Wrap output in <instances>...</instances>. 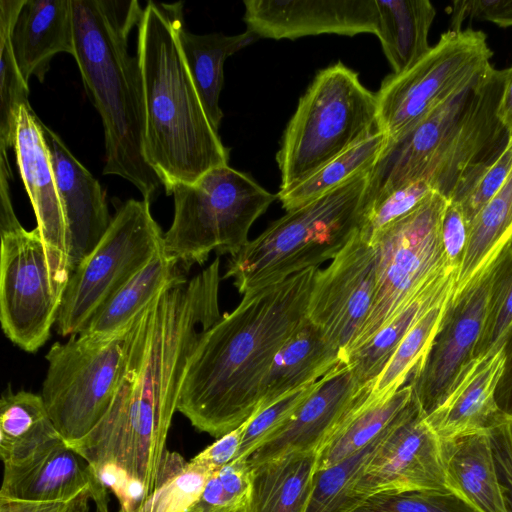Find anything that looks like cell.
I'll use <instances>...</instances> for the list:
<instances>
[{"label": "cell", "mask_w": 512, "mask_h": 512, "mask_svg": "<svg viewBox=\"0 0 512 512\" xmlns=\"http://www.w3.org/2000/svg\"><path fill=\"white\" fill-rule=\"evenodd\" d=\"M506 419H508V418H506ZM508 420H509V419H508ZM509 421H510V422H512V418H511Z\"/></svg>", "instance_id": "11a10c76"}, {"label": "cell", "mask_w": 512, "mask_h": 512, "mask_svg": "<svg viewBox=\"0 0 512 512\" xmlns=\"http://www.w3.org/2000/svg\"><path fill=\"white\" fill-rule=\"evenodd\" d=\"M163 237L149 201L129 199L122 204L98 244L71 272L56 332L70 337L83 331L108 298L164 250Z\"/></svg>", "instance_id": "7c38bea8"}, {"label": "cell", "mask_w": 512, "mask_h": 512, "mask_svg": "<svg viewBox=\"0 0 512 512\" xmlns=\"http://www.w3.org/2000/svg\"><path fill=\"white\" fill-rule=\"evenodd\" d=\"M259 39L254 33L227 36L223 33L193 34L184 27L180 43L188 69L212 127L218 132L223 112L219 105L225 60Z\"/></svg>", "instance_id": "f546056e"}, {"label": "cell", "mask_w": 512, "mask_h": 512, "mask_svg": "<svg viewBox=\"0 0 512 512\" xmlns=\"http://www.w3.org/2000/svg\"><path fill=\"white\" fill-rule=\"evenodd\" d=\"M493 22L501 27L512 26V0L455 1L451 10L450 30L461 27L466 18Z\"/></svg>", "instance_id": "f6af8a7d"}, {"label": "cell", "mask_w": 512, "mask_h": 512, "mask_svg": "<svg viewBox=\"0 0 512 512\" xmlns=\"http://www.w3.org/2000/svg\"><path fill=\"white\" fill-rule=\"evenodd\" d=\"M412 397L410 380L389 396L375 397L370 391L320 451L317 470L329 468L372 443L395 421Z\"/></svg>", "instance_id": "4dcf8cb0"}, {"label": "cell", "mask_w": 512, "mask_h": 512, "mask_svg": "<svg viewBox=\"0 0 512 512\" xmlns=\"http://www.w3.org/2000/svg\"><path fill=\"white\" fill-rule=\"evenodd\" d=\"M317 269L243 294L204 332L177 406L195 429L219 438L255 413L274 357L307 318Z\"/></svg>", "instance_id": "7a4b0ae2"}, {"label": "cell", "mask_w": 512, "mask_h": 512, "mask_svg": "<svg viewBox=\"0 0 512 512\" xmlns=\"http://www.w3.org/2000/svg\"><path fill=\"white\" fill-rule=\"evenodd\" d=\"M486 35L449 30L408 69L388 75L376 92L378 128L399 140L491 68Z\"/></svg>", "instance_id": "8fae6325"}, {"label": "cell", "mask_w": 512, "mask_h": 512, "mask_svg": "<svg viewBox=\"0 0 512 512\" xmlns=\"http://www.w3.org/2000/svg\"><path fill=\"white\" fill-rule=\"evenodd\" d=\"M351 512H477L449 491L421 490L372 495Z\"/></svg>", "instance_id": "b9f144b4"}, {"label": "cell", "mask_w": 512, "mask_h": 512, "mask_svg": "<svg viewBox=\"0 0 512 512\" xmlns=\"http://www.w3.org/2000/svg\"><path fill=\"white\" fill-rule=\"evenodd\" d=\"M10 43L24 80L35 76L43 82L57 53L74 56L72 0H25L11 26Z\"/></svg>", "instance_id": "603a6c76"}, {"label": "cell", "mask_w": 512, "mask_h": 512, "mask_svg": "<svg viewBox=\"0 0 512 512\" xmlns=\"http://www.w3.org/2000/svg\"><path fill=\"white\" fill-rule=\"evenodd\" d=\"M340 362V349L306 318L274 357L262 382L256 411L291 391L317 382Z\"/></svg>", "instance_id": "d4e9b609"}, {"label": "cell", "mask_w": 512, "mask_h": 512, "mask_svg": "<svg viewBox=\"0 0 512 512\" xmlns=\"http://www.w3.org/2000/svg\"><path fill=\"white\" fill-rule=\"evenodd\" d=\"M42 130L67 224L72 272L98 244L112 217L99 181L75 158L58 134L43 123Z\"/></svg>", "instance_id": "44dd1931"}, {"label": "cell", "mask_w": 512, "mask_h": 512, "mask_svg": "<svg viewBox=\"0 0 512 512\" xmlns=\"http://www.w3.org/2000/svg\"><path fill=\"white\" fill-rule=\"evenodd\" d=\"M489 432L499 479L512 512V423L503 417Z\"/></svg>", "instance_id": "7dc6e473"}, {"label": "cell", "mask_w": 512, "mask_h": 512, "mask_svg": "<svg viewBox=\"0 0 512 512\" xmlns=\"http://www.w3.org/2000/svg\"><path fill=\"white\" fill-rule=\"evenodd\" d=\"M511 170L512 137L500 155L474 174L450 199L461 205L468 228L480 210L502 187Z\"/></svg>", "instance_id": "7bdbcfd3"}, {"label": "cell", "mask_w": 512, "mask_h": 512, "mask_svg": "<svg viewBox=\"0 0 512 512\" xmlns=\"http://www.w3.org/2000/svg\"><path fill=\"white\" fill-rule=\"evenodd\" d=\"M376 265V249L359 230L327 268L316 270L307 318L340 349L342 361L368 318Z\"/></svg>", "instance_id": "5bb4252c"}, {"label": "cell", "mask_w": 512, "mask_h": 512, "mask_svg": "<svg viewBox=\"0 0 512 512\" xmlns=\"http://www.w3.org/2000/svg\"><path fill=\"white\" fill-rule=\"evenodd\" d=\"M251 472L249 459H235L215 470L186 512H241L250 491Z\"/></svg>", "instance_id": "ab89813d"}, {"label": "cell", "mask_w": 512, "mask_h": 512, "mask_svg": "<svg viewBox=\"0 0 512 512\" xmlns=\"http://www.w3.org/2000/svg\"><path fill=\"white\" fill-rule=\"evenodd\" d=\"M0 320L6 337L34 353L50 337L61 299L37 228L0 232Z\"/></svg>", "instance_id": "4fadbf2b"}, {"label": "cell", "mask_w": 512, "mask_h": 512, "mask_svg": "<svg viewBox=\"0 0 512 512\" xmlns=\"http://www.w3.org/2000/svg\"><path fill=\"white\" fill-rule=\"evenodd\" d=\"M430 308L410 329L373 382L371 394L389 396L403 387L423 363L450 301Z\"/></svg>", "instance_id": "74e56055"}, {"label": "cell", "mask_w": 512, "mask_h": 512, "mask_svg": "<svg viewBox=\"0 0 512 512\" xmlns=\"http://www.w3.org/2000/svg\"><path fill=\"white\" fill-rule=\"evenodd\" d=\"M388 143V137L378 130L370 137L350 147L291 189L278 192L277 199L286 211L300 207L353 177L371 170Z\"/></svg>", "instance_id": "836d02e7"}, {"label": "cell", "mask_w": 512, "mask_h": 512, "mask_svg": "<svg viewBox=\"0 0 512 512\" xmlns=\"http://www.w3.org/2000/svg\"><path fill=\"white\" fill-rule=\"evenodd\" d=\"M393 423L351 457L329 468L317 470L305 512H351L364 502L366 498L357 492L356 484Z\"/></svg>", "instance_id": "e575fe53"}, {"label": "cell", "mask_w": 512, "mask_h": 512, "mask_svg": "<svg viewBox=\"0 0 512 512\" xmlns=\"http://www.w3.org/2000/svg\"><path fill=\"white\" fill-rule=\"evenodd\" d=\"M245 427L246 423L243 422L234 430L219 437L191 460L212 471L231 463L238 457Z\"/></svg>", "instance_id": "c3c4849f"}, {"label": "cell", "mask_w": 512, "mask_h": 512, "mask_svg": "<svg viewBox=\"0 0 512 512\" xmlns=\"http://www.w3.org/2000/svg\"><path fill=\"white\" fill-rule=\"evenodd\" d=\"M456 276L423 291L382 326L364 345L350 352L343 360L362 385L380 374L396 348L433 306L451 297Z\"/></svg>", "instance_id": "d6a6232c"}, {"label": "cell", "mask_w": 512, "mask_h": 512, "mask_svg": "<svg viewBox=\"0 0 512 512\" xmlns=\"http://www.w3.org/2000/svg\"><path fill=\"white\" fill-rule=\"evenodd\" d=\"M13 148L44 243L52 284L62 299L71 274L69 235L42 122L30 104L19 110Z\"/></svg>", "instance_id": "2e32d148"}, {"label": "cell", "mask_w": 512, "mask_h": 512, "mask_svg": "<svg viewBox=\"0 0 512 512\" xmlns=\"http://www.w3.org/2000/svg\"><path fill=\"white\" fill-rule=\"evenodd\" d=\"M448 201L433 191L415 209L370 240L377 255L372 305L361 332L344 358L364 345L423 291L456 276L457 268L445 253L441 234Z\"/></svg>", "instance_id": "30bf717a"}, {"label": "cell", "mask_w": 512, "mask_h": 512, "mask_svg": "<svg viewBox=\"0 0 512 512\" xmlns=\"http://www.w3.org/2000/svg\"><path fill=\"white\" fill-rule=\"evenodd\" d=\"M373 382L360 384L351 368L340 362L317 381L290 421L250 456V464L294 452L319 455L351 411L370 393Z\"/></svg>", "instance_id": "ac0fdd59"}, {"label": "cell", "mask_w": 512, "mask_h": 512, "mask_svg": "<svg viewBox=\"0 0 512 512\" xmlns=\"http://www.w3.org/2000/svg\"><path fill=\"white\" fill-rule=\"evenodd\" d=\"M506 248L512 250V238H511L510 242L508 243V245L506 246Z\"/></svg>", "instance_id": "f5cc1de1"}, {"label": "cell", "mask_w": 512, "mask_h": 512, "mask_svg": "<svg viewBox=\"0 0 512 512\" xmlns=\"http://www.w3.org/2000/svg\"><path fill=\"white\" fill-rule=\"evenodd\" d=\"M412 397L378 445L357 484L365 498L380 493L448 491L443 443Z\"/></svg>", "instance_id": "9a60e30c"}, {"label": "cell", "mask_w": 512, "mask_h": 512, "mask_svg": "<svg viewBox=\"0 0 512 512\" xmlns=\"http://www.w3.org/2000/svg\"><path fill=\"white\" fill-rule=\"evenodd\" d=\"M317 382L301 387L253 413L246 421L245 432L236 459H249L267 440L281 430L292 418Z\"/></svg>", "instance_id": "60d3db41"}, {"label": "cell", "mask_w": 512, "mask_h": 512, "mask_svg": "<svg viewBox=\"0 0 512 512\" xmlns=\"http://www.w3.org/2000/svg\"><path fill=\"white\" fill-rule=\"evenodd\" d=\"M370 172L286 211L230 256L223 279L245 294L334 259L361 228Z\"/></svg>", "instance_id": "8992f818"}, {"label": "cell", "mask_w": 512, "mask_h": 512, "mask_svg": "<svg viewBox=\"0 0 512 512\" xmlns=\"http://www.w3.org/2000/svg\"><path fill=\"white\" fill-rule=\"evenodd\" d=\"M512 238V170L498 192L469 225L468 242L450 300L483 278Z\"/></svg>", "instance_id": "4316f807"}, {"label": "cell", "mask_w": 512, "mask_h": 512, "mask_svg": "<svg viewBox=\"0 0 512 512\" xmlns=\"http://www.w3.org/2000/svg\"><path fill=\"white\" fill-rule=\"evenodd\" d=\"M25 0H0V154L13 147L19 110L28 105V83L22 77L10 43V29Z\"/></svg>", "instance_id": "d590c367"}, {"label": "cell", "mask_w": 512, "mask_h": 512, "mask_svg": "<svg viewBox=\"0 0 512 512\" xmlns=\"http://www.w3.org/2000/svg\"><path fill=\"white\" fill-rule=\"evenodd\" d=\"M503 346L472 359L441 404L425 420L441 442L489 431L503 419L495 391L504 367Z\"/></svg>", "instance_id": "7402d4cb"}, {"label": "cell", "mask_w": 512, "mask_h": 512, "mask_svg": "<svg viewBox=\"0 0 512 512\" xmlns=\"http://www.w3.org/2000/svg\"><path fill=\"white\" fill-rule=\"evenodd\" d=\"M83 491L90 492L96 512H109L107 488L62 440L24 463L4 466L0 498L64 502Z\"/></svg>", "instance_id": "ffe728a7"}, {"label": "cell", "mask_w": 512, "mask_h": 512, "mask_svg": "<svg viewBox=\"0 0 512 512\" xmlns=\"http://www.w3.org/2000/svg\"><path fill=\"white\" fill-rule=\"evenodd\" d=\"M378 32L393 73L403 72L429 50L436 11L428 0H376Z\"/></svg>", "instance_id": "f1b7e54d"}, {"label": "cell", "mask_w": 512, "mask_h": 512, "mask_svg": "<svg viewBox=\"0 0 512 512\" xmlns=\"http://www.w3.org/2000/svg\"><path fill=\"white\" fill-rule=\"evenodd\" d=\"M180 276L184 271L178 261L162 250L108 298L81 332L108 333L125 326Z\"/></svg>", "instance_id": "1f68e13d"}, {"label": "cell", "mask_w": 512, "mask_h": 512, "mask_svg": "<svg viewBox=\"0 0 512 512\" xmlns=\"http://www.w3.org/2000/svg\"><path fill=\"white\" fill-rule=\"evenodd\" d=\"M91 494L83 491L64 502H32L0 498V512H91Z\"/></svg>", "instance_id": "681fc988"}, {"label": "cell", "mask_w": 512, "mask_h": 512, "mask_svg": "<svg viewBox=\"0 0 512 512\" xmlns=\"http://www.w3.org/2000/svg\"><path fill=\"white\" fill-rule=\"evenodd\" d=\"M378 128L376 93L337 62L320 70L299 99L283 133L276 161L279 192L299 184Z\"/></svg>", "instance_id": "52a82bcc"}, {"label": "cell", "mask_w": 512, "mask_h": 512, "mask_svg": "<svg viewBox=\"0 0 512 512\" xmlns=\"http://www.w3.org/2000/svg\"><path fill=\"white\" fill-rule=\"evenodd\" d=\"M244 6L247 30L258 38L378 32L376 0H245Z\"/></svg>", "instance_id": "d6986e66"}, {"label": "cell", "mask_w": 512, "mask_h": 512, "mask_svg": "<svg viewBox=\"0 0 512 512\" xmlns=\"http://www.w3.org/2000/svg\"><path fill=\"white\" fill-rule=\"evenodd\" d=\"M64 440L41 395L7 389L0 401V457L3 466L24 463Z\"/></svg>", "instance_id": "83f0119b"}, {"label": "cell", "mask_w": 512, "mask_h": 512, "mask_svg": "<svg viewBox=\"0 0 512 512\" xmlns=\"http://www.w3.org/2000/svg\"><path fill=\"white\" fill-rule=\"evenodd\" d=\"M505 70V81L497 115L509 136L512 137V67Z\"/></svg>", "instance_id": "816d5d0a"}, {"label": "cell", "mask_w": 512, "mask_h": 512, "mask_svg": "<svg viewBox=\"0 0 512 512\" xmlns=\"http://www.w3.org/2000/svg\"><path fill=\"white\" fill-rule=\"evenodd\" d=\"M512 325V250L505 248L490 269V286L474 358L503 346Z\"/></svg>", "instance_id": "f35d334b"}, {"label": "cell", "mask_w": 512, "mask_h": 512, "mask_svg": "<svg viewBox=\"0 0 512 512\" xmlns=\"http://www.w3.org/2000/svg\"><path fill=\"white\" fill-rule=\"evenodd\" d=\"M505 75L489 68L405 136L388 142L371 169L365 208L416 181L450 200L500 155L510 139L497 115Z\"/></svg>", "instance_id": "5b68a950"}, {"label": "cell", "mask_w": 512, "mask_h": 512, "mask_svg": "<svg viewBox=\"0 0 512 512\" xmlns=\"http://www.w3.org/2000/svg\"><path fill=\"white\" fill-rule=\"evenodd\" d=\"M183 3L149 1L138 24L145 112L144 155L167 195L228 165L229 150L212 127L180 43Z\"/></svg>", "instance_id": "3957f363"}, {"label": "cell", "mask_w": 512, "mask_h": 512, "mask_svg": "<svg viewBox=\"0 0 512 512\" xmlns=\"http://www.w3.org/2000/svg\"><path fill=\"white\" fill-rule=\"evenodd\" d=\"M141 312L115 331L80 332L55 342L46 354L48 368L40 395L67 445L89 434L108 410Z\"/></svg>", "instance_id": "9c48e42d"}, {"label": "cell", "mask_w": 512, "mask_h": 512, "mask_svg": "<svg viewBox=\"0 0 512 512\" xmlns=\"http://www.w3.org/2000/svg\"><path fill=\"white\" fill-rule=\"evenodd\" d=\"M432 192L427 182L416 181L388 193L365 210L360 234L370 242L376 233L411 212Z\"/></svg>", "instance_id": "ee69618b"}, {"label": "cell", "mask_w": 512, "mask_h": 512, "mask_svg": "<svg viewBox=\"0 0 512 512\" xmlns=\"http://www.w3.org/2000/svg\"><path fill=\"white\" fill-rule=\"evenodd\" d=\"M72 9L73 57L104 127L103 174L129 181L151 203L163 184L144 155L142 75L128 50L143 9L137 0H72Z\"/></svg>", "instance_id": "277c9868"}, {"label": "cell", "mask_w": 512, "mask_h": 512, "mask_svg": "<svg viewBox=\"0 0 512 512\" xmlns=\"http://www.w3.org/2000/svg\"><path fill=\"white\" fill-rule=\"evenodd\" d=\"M504 367L498 381L495 399L497 406L505 418H512V325L503 344Z\"/></svg>", "instance_id": "f907efd6"}, {"label": "cell", "mask_w": 512, "mask_h": 512, "mask_svg": "<svg viewBox=\"0 0 512 512\" xmlns=\"http://www.w3.org/2000/svg\"><path fill=\"white\" fill-rule=\"evenodd\" d=\"M490 286L489 272L450 300L429 351L411 376L413 396L427 416L446 397L463 368L474 359Z\"/></svg>", "instance_id": "e0dca14e"}, {"label": "cell", "mask_w": 512, "mask_h": 512, "mask_svg": "<svg viewBox=\"0 0 512 512\" xmlns=\"http://www.w3.org/2000/svg\"><path fill=\"white\" fill-rule=\"evenodd\" d=\"M220 259L186 279L180 276L142 310L124 373L94 429L68 446L92 470L112 463L155 489L181 386L204 332L220 318Z\"/></svg>", "instance_id": "6da1fadb"}, {"label": "cell", "mask_w": 512, "mask_h": 512, "mask_svg": "<svg viewBox=\"0 0 512 512\" xmlns=\"http://www.w3.org/2000/svg\"><path fill=\"white\" fill-rule=\"evenodd\" d=\"M318 453L294 452L252 466L241 512H305L317 472Z\"/></svg>", "instance_id": "484cf974"}, {"label": "cell", "mask_w": 512, "mask_h": 512, "mask_svg": "<svg viewBox=\"0 0 512 512\" xmlns=\"http://www.w3.org/2000/svg\"><path fill=\"white\" fill-rule=\"evenodd\" d=\"M117 512H125L122 508H120Z\"/></svg>", "instance_id": "db71d44e"}, {"label": "cell", "mask_w": 512, "mask_h": 512, "mask_svg": "<svg viewBox=\"0 0 512 512\" xmlns=\"http://www.w3.org/2000/svg\"><path fill=\"white\" fill-rule=\"evenodd\" d=\"M214 471L179 453L166 450L158 470L155 489L138 512H186L200 497Z\"/></svg>", "instance_id": "8d00e7d4"}, {"label": "cell", "mask_w": 512, "mask_h": 512, "mask_svg": "<svg viewBox=\"0 0 512 512\" xmlns=\"http://www.w3.org/2000/svg\"><path fill=\"white\" fill-rule=\"evenodd\" d=\"M442 242L450 263L459 268L468 242L469 228L461 205L448 201L442 220Z\"/></svg>", "instance_id": "bcb514c9"}, {"label": "cell", "mask_w": 512, "mask_h": 512, "mask_svg": "<svg viewBox=\"0 0 512 512\" xmlns=\"http://www.w3.org/2000/svg\"><path fill=\"white\" fill-rule=\"evenodd\" d=\"M489 431L442 442L445 486L477 512H509Z\"/></svg>", "instance_id": "cb8c5ba5"}, {"label": "cell", "mask_w": 512, "mask_h": 512, "mask_svg": "<svg viewBox=\"0 0 512 512\" xmlns=\"http://www.w3.org/2000/svg\"><path fill=\"white\" fill-rule=\"evenodd\" d=\"M173 221L164 234V250L188 272L210 253H238L252 224L277 198L248 174L229 165L213 168L197 181L174 186Z\"/></svg>", "instance_id": "ba28073f"}]
</instances>
